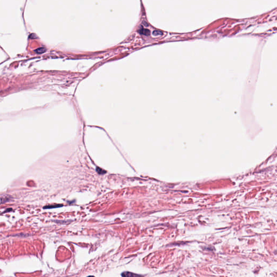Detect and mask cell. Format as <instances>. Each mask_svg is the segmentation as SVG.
<instances>
[{"label":"cell","instance_id":"6da1fadb","mask_svg":"<svg viewBox=\"0 0 277 277\" xmlns=\"http://www.w3.org/2000/svg\"><path fill=\"white\" fill-rule=\"evenodd\" d=\"M121 276L123 277H141L142 276L140 275L136 274L133 273L129 272H124L122 273Z\"/></svg>","mask_w":277,"mask_h":277},{"label":"cell","instance_id":"7a4b0ae2","mask_svg":"<svg viewBox=\"0 0 277 277\" xmlns=\"http://www.w3.org/2000/svg\"><path fill=\"white\" fill-rule=\"evenodd\" d=\"M138 32H139L140 34L148 36V35H150L149 30L148 29H144V28H141V29H140L139 30H138Z\"/></svg>","mask_w":277,"mask_h":277},{"label":"cell","instance_id":"3957f363","mask_svg":"<svg viewBox=\"0 0 277 277\" xmlns=\"http://www.w3.org/2000/svg\"><path fill=\"white\" fill-rule=\"evenodd\" d=\"M63 205L58 204V205H49V206H46L44 207V209H51V208H59L60 207H62Z\"/></svg>","mask_w":277,"mask_h":277},{"label":"cell","instance_id":"277c9868","mask_svg":"<svg viewBox=\"0 0 277 277\" xmlns=\"http://www.w3.org/2000/svg\"><path fill=\"white\" fill-rule=\"evenodd\" d=\"M10 197H7L5 195L4 197H1V204H2L3 203H5L6 202H8V201H9L10 200Z\"/></svg>","mask_w":277,"mask_h":277},{"label":"cell","instance_id":"5b68a950","mask_svg":"<svg viewBox=\"0 0 277 277\" xmlns=\"http://www.w3.org/2000/svg\"><path fill=\"white\" fill-rule=\"evenodd\" d=\"M46 49L45 48H43V47H41L37 49H36L35 50V52L37 54H42V53H43L46 52Z\"/></svg>","mask_w":277,"mask_h":277},{"label":"cell","instance_id":"8992f818","mask_svg":"<svg viewBox=\"0 0 277 277\" xmlns=\"http://www.w3.org/2000/svg\"><path fill=\"white\" fill-rule=\"evenodd\" d=\"M96 172L97 173H98L99 174H100V175H102V174H105V173H106V171L105 170H102V169H101V168L97 167H96Z\"/></svg>","mask_w":277,"mask_h":277},{"label":"cell","instance_id":"52a82bcc","mask_svg":"<svg viewBox=\"0 0 277 277\" xmlns=\"http://www.w3.org/2000/svg\"><path fill=\"white\" fill-rule=\"evenodd\" d=\"M162 34V32L160 31V30H154L153 32V35L154 36H158V35H161Z\"/></svg>","mask_w":277,"mask_h":277},{"label":"cell","instance_id":"ba28073f","mask_svg":"<svg viewBox=\"0 0 277 277\" xmlns=\"http://www.w3.org/2000/svg\"><path fill=\"white\" fill-rule=\"evenodd\" d=\"M95 277L94 276H88V277Z\"/></svg>","mask_w":277,"mask_h":277}]
</instances>
